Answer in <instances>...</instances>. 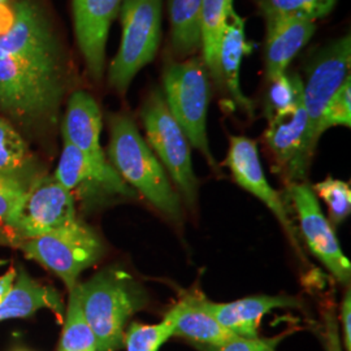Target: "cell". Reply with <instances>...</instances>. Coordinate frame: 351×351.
I'll use <instances>...</instances> for the list:
<instances>
[{
	"mask_svg": "<svg viewBox=\"0 0 351 351\" xmlns=\"http://www.w3.org/2000/svg\"><path fill=\"white\" fill-rule=\"evenodd\" d=\"M101 112L88 91L77 90L68 99L63 120L64 142L73 145L97 162H108L101 150Z\"/></svg>",
	"mask_w": 351,
	"mask_h": 351,
	"instance_id": "obj_17",
	"label": "cell"
},
{
	"mask_svg": "<svg viewBox=\"0 0 351 351\" xmlns=\"http://www.w3.org/2000/svg\"><path fill=\"white\" fill-rule=\"evenodd\" d=\"M351 125V78L350 75L345 80L337 93L328 103L326 111L323 113L320 132L322 134L333 126Z\"/></svg>",
	"mask_w": 351,
	"mask_h": 351,
	"instance_id": "obj_30",
	"label": "cell"
},
{
	"mask_svg": "<svg viewBox=\"0 0 351 351\" xmlns=\"http://www.w3.org/2000/svg\"><path fill=\"white\" fill-rule=\"evenodd\" d=\"M108 162L126 184L172 220L181 219V198L163 165L128 114L110 119Z\"/></svg>",
	"mask_w": 351,
	"mask_h": 351,
	"instance_id": "obj_2",
	"label": "cell"
},
{
	"mask_svg": "<svg viewBox=\"0 0 351 351\" xmlns=\"http://www.w3.org/2000/svg\"><path fill=\"white\" fill-rule=\"evenodd\" d=\"M234 0H203L202 3V59L210 77L221 93L223 78L219 66V51L226 29V19Z\"/></svg>",
	"mask_w": 351,
	"mask_h": 351,
	"instance_id": "obj_21",
	"label": "cell"
},
{
	"mask_svg": "<svg viewBox=\"0 0 351 351\" xmlns=\"http://www.w3.org/2000/svg\"><path fill=\"white\" fill-rule=\"evenodd\" d=\"M73 65L40 0H20L12 29L0 37V113L25 128L58 121Z\"/></svg>",
	"mask_w": 351,
	"mask_h": 351,
	"instance_id": "obj_1",
	"label": "cell"
},
{
	"mask_svg": "<svg viewBox=\"0 0 351 351\" xmlns=\"http://www.w3.org/2000/svg\"><path fill=\"white\" fill-rule=\"evenodd\" d=\"M147 145L173 180L189 206L198 198V180L193 169L191 145L169 111L163 93L154 90L141 110Z\"/></svg>",
	"mask_w": 351,
	"mask_h": 351,
	"instance_id": "obj_6",
	"label": "cell"
},
{
	"mask_svg": "<svg viewBox=\"0 0 351 351\" xmlns=\"http://www.w3.org/2000/svg\"><path fill=\"white\" fill-rule=\"evenodd\" d=\"M339 0H256L265 17H302L316 21L333 11Z\"/></svg>",
	"mask_w": 351,
	"mask_h": 351,
	"instance_id": "obj_24",
	"label": "cell"
},
{
	"mask_svg": "<svg viewBox=\"0 0 351 351\" xmlns=\"http://www.w3.org/2000/svg\"><path fill=\"white\" fill-rule=\"evenodd\" d=\"M226 164L239 186L263 202L268 210L276 216L294 246L298 247L295 228L289 217L282 198L269 185L264 175L256 142L243 136L229 137V150Z\"/></svg>",
	"mask_w": 351,
	"mask_h": 351,
	"instance_id": "obj_12",
	"label": "cell"
},
{
	"mask_svg": "<svg viewBox=\"0 0 351 351\" xmlns=\"http://www.w3.org/2000/svg\"><path fill=\"white\" fill-rule=\"evenodd\" d=\"M288 190L308 249L339 282L349 284L350 261L342 252L339 239L322 211L314 190L306 182H291Z\"/></svg>",
	"mask_w": 351,
	"mask_h": 351,
	"instance_id": "obj_10",
	"label": "cell"
},
{
	"mask_svg": "<svg viewBox=\"0 0 351 351\" xmlns=\"http://www.w3.org/2000/svg\"><path fill=\"white\" fill-rule=\"evenodd\" d=\"M264 139L275 160L291 182H301L306 176L315 151L308 143V121L303 97L288 113L269 117Z\"/></svg>",
	"mask_w": 351,
	"mask_h": 351,
	"instance_id": "obj_11",
	"label": "cell"
},
{
	"mask_svg": "<svg viewBox=\"0 0 351 351\" xmlns=\"http://www.w3.org/2000/svg\"><path fill=\"white\" fill-rule=\"evenodd\" d=\"M17 272L11 268L8 272H5L4 275L0 276V300L11 290L13 287V282L16 280Z\"/></svg>",
	"mask_w": 351,
	"mask_h": 351,
	"instance_id": "obj_35",
	"label": "cell"
},
{
	"mask_svg": "<svg viewBox=\"0 0 351 351\" xmlns=\"http://www.w3.org/2000/svg\"><path fill=\"white\" fill-rule=\"evenodd\" d=\"M164 99L193 147L217 168L207 137V113L211 101V77L202 58L167 64L163 73Z\"/></svg>",
	"mask_w": 351,
	"mask_h": 351,
	"instance_id": "obj_4",
	"label": "cell"
},
{
	"mask_svg": "<svg viewBox=\"0 0 351 351\" xmlns=\"http://www.w3.org/2000/svg\"><path fill=\"white\" fill-rule=\"evenodd\" d=\"M123 0H73L77 45L90 77L99 82L106 69V47L110 27Z\"/></svg>",
	"mask_w": 351,
	"mask_h": 351,
	"instance_id": "obj_13",
	"label": "cell"
},
{
	"mask_svg": "<svg viewBox=\"0 0 351 351\" xmlns=\"http://www.w3.org/2000/svg\"><path fill=\"white\" fill-rule=\"evenodd\" d=\"M341 322L343 330V345L346 350L351 351V294L350 290L346 291L342 306H341Z\"/></svg>",
	"mask_w": 351,
	"mask_h": 351,
	"instance_id": "obj_33",
	"label": "cell"
},
{
	"mask_svg": "<svg viewBox=\"0 0 351 351\" xmlns=\"http://www.w3.org/2000/svg\"><path fill=\"white\" fill-rule=\"evenodd\" d=\"M264 65L267 80L285 75L289 64L316 32L313 20L302 17H265Z\"/></svg>",
	"mask_w": 351,
	"mask_h": 351,
	"instance_id": "obj_15",
	"label": "cell"
},
{
	"mask_svg": "<svg viewBox=\"0 0 351 351\" xmlns=\"http://www.w3.org/2000/svg\"><path fill=\"white\" fill-rule=\"evenodd\" d=\"M30 163L29 146L17 129L0 117V173L20 175Z\"/></svg>",
	"mask_w": 351,
	"mask_h": 351,
	"instance_id": "obj_25",
	"label": "cell"
},
{
	"mask_svg": "<svg viewBox=\"0 0 351 351\" xmlns=\"http://www.w3.org/2000/svg\"><path fill=\"white\" fill-rule=\"evenodd\" d=\"M42 308L52 310L63 322L64 304L59 293L51 287L39 284L21 268L11 290L0 300V323L32 316Z\"/></svg>",
	"mask_w": 351,
	"mask_h": 351,
	"instance_id": "obj_20",
	"label": "cell"
},
{
	"mask_svg": "<svg viewBox=\"0 0 351 351\" xmlns=\"http://www.w3.org/2000/svg\"><path fill=\"white\" fill-rule=\"evenodd\" d=\"M313 190L328 204L333 224H339L350 215L351 190L346 182L328 177L324 181L316 184Z\"/></svg>",
	"mask_w": 351,
	"mask_h": 351,
	"instance_id": "obj_28",
	"label": "cell"
},
{
	"mask_svg": "<svg viewBox=\"0 0 351 351\" xmlns=\"http://www.w3.org/2000/svg\"><path fill=\"white\" fill-rule=\"evenodd\" d=\"M27 188L20 175L0 173V223L11 228L25 201Z\"/></svg>",
	"mask_w": 351,
	"mask_h": 351,
	"instance_id": "obj_29",
	"label": "cell"
},
{
	"mask_svg": "<svg viewBox=\"0 0 351 351\" xmlns=\"http://www.w3.org/2000/svg\"><path fill=\"white\" fill-rule=\"evenodd\" d=\"M53 177L71 193L86 186L101 189L111 195H136V191L113 169L110 162H97L66 142H64L60 160Z\"/></svg>",
	"mask_w": 351,
	"mask_h": 351,
	"instance_id": "obj_14",
	"label": "cell"
},
{
	"mask_svg": "<svg viewBox=\"0 0 351 351\" xmlns=\"http://www.w3.org/2000/svg\"><path fill=\"white\" fill-rule=\"evenodd\" d=\"M167 316L172 320L173 336L190 339L206 348L221 346L239 337L203 307L201 297H188L178 302Z\"/></svg>",
	"mask_w": 351,
	"mask_h": 351,
	"instance_id": "obj_19",
	"label": "cell"
},
{
	"mask_svg": "<svg viewBox=\"0 0 351 351\" xmlns=\"http://www.w3.org/2000/svg\"><path fill=\"white\" fill-rule=\"evenodd\" d=\"M201 302L221 326L245 339L258 337L262 319L272 310L300 306L295 298L289 295H254L228 303H215L201 297Z\"/></svg>",
	"mask_w": 351,
	"mask_h": 351,
	"instance_id": "obj_16",
	"label": "cell"
},
{
	"mask_svg": "<svg viewBox=\"0 0 351 351\" xmlns=\"http://www.w3.org/2000/svg\"><path fill=\"white\" fill-rule=\"evenodd\" d=\"M326 349L328 351H342L339 341V328L335 319L329 317L326 322Z\"/></svg>",
	"mask_w": 351,
	"mask_h": 351,
	"instance_id": "obj_34",
	"label": "cell"
},
{
	"mask_svg": "<svg viewBox=\"0 0 351 351\" xmlns=\"http://www.w3.org/2000/svg\"><path fill=\"white\" fill-rule=\"evenodd\" d=\"M58 351H97V341L80 301L78 284L69 290V301L64 314L63 333Z\"/></svg>",
	"mask_w": 351,
	"mask_h": 351,
	"instance_id": "obj_23",
	"label": "cell"
},
{
	"mask_svg": "<svg viewBox=\"0 0 351 351\" xmlns=\"http://www.w3.org/2000/svg\"><path fill=\"white\" fill-rule=\"evenodd\" d=\"M350 34L328 43L307 65L303 82V101L308 121V143L315 151L322 137L320 123L328 103L350 75Z\"/></svg>",
	"mask_w": 351,
	"mask_h": 351,
	"instance_id": "obj_8",
	"label": "cell"
},
{
	"mask_svg": "<svg viewBox=\"0 0 351 351\" xmlns=\"http://www.w3.org/2000/svg\"><path fill=\"white\" fill-rule=\"evenodd\" d=\"M77 221L73 194L53 176H43L27 188L25 201L10 229L21 241L49 234Z\"/></svg>",
	"mask_w": 351,
	"mask_h": 351,
	"instance_id": "obj_9",
	"label": "cell"
},
{
	"mask_svg": "<svg viewBox=\"0 0 351 351\" xmlns=\"http://www.w3.org/2000/svg\"><path fill=\"white\" fill-rule=\"evenodd\" d=\"M163 0H123L120 49L108 71V82L125 94L139 71L156 56L162 39Z\"/></svg>",
	"mask_w": 351,
	"mask_h": 351,
	"instance_id": "obj_5",
	"label": "cell"
},
{
	"mask_svg": "<svg viewBox=\"0 0 351 351\" xmlns=\"http://www.w3.org/2000/svg\"><path fill=\"white\" fill-rule=\"evenodd\" d=\"M173 336L172 320L165 315L159 324L132 323L124 333L126 351H159Z\"/></svg>",
	"mask_w": 351,
	"mask_h": 351,
	"instance_id": "obj_27",
	"label": "cell"
},
{
	"mask_svg": "<svg viewBox=\"0 0 351 351\" xmlns=\"http://www.w3.org/2000/svg\"><path fill=\"white\" fill-rule=\"evenodd\" d=\"M202 3L203 0H171V45L177 58L188 59L202 50Z\"/></svg>",
	"mask_w": 351,
	"mask_h": 351,
	"instance_id": "obj_22",
	"label": "cell"
},
{
	"mask_svg": "<svg viewBox=\"0 0 351 351\" xmlns=\"http://www.w3.org/2000/svg\"><path fill=\"white\" fill-rule=\"evenodd\" d=\"M251 43L246 39L245 20L234 11L230 10L226 19L224 34L220 43L219 51V66L223 78L224 93L228 94L234 106L243 110L245 112L254 113L252 103L241 90L239 72L243 56L251 51Z\"/></svg>",
	"mask_w": 351,
	"mask_h": 351,
	"instance_id": "obj_18",
	"label": "cell"
},
{
	"mask_svg": "<svg viewBox=\"0 0 351 351\" xmlns=\"http://www.w3.org/2000/svg\"><path fill=\"white\" fill-rule=\"evenodd\" d=\"M267 93V116L275 117L293 111L303 97V81L297 73L269 80Z\"/></svg>",
	"mask_w": 351,
	"mask_h": 351,
	"instance_id": "obj_26",
	"label": "cell"
},
{
	"mask_svg": "<svg viewBox=\"0 0 351 351\" xmlns=\"http://www.w3.org/2000/svg\"><path fill=\"white\" fill-rule=\"evenodd\" d=\"M19 247L26 258L60 277L68 290L75 288L81 272L97 263L104 251L97 233L80 220L40 237L21 239Z\"/></svg>",
	"mask_w": 351,
	"mask_h": 351,
	"instance_id": "obj_7",
	"label": "cell"
},
{
	"mask_svg": "<svg viewBox=\"0 0 351 351\" xmlns=\"http://www.w3.org/2000/svg\"><path fill=\"white\" fill-rule=\"evenodd\" d=\"M20 10V0L0 1V37L5 36L14 25Z\"/></svg>",
	"mask_w": 351,
	"mask_h": 351,
	"instance_id": "obj_32",
	"label": "cell"
},
{
	"mask_svg": "<svg viewBox=\"0 0 351 351\" xmlns=\"http://www.w3.org/2000/svg\"><path fill=\"white\" fill-rule=\"evenodd\" d=\"M0 1H7V0H0Z\"/></svg>",
	"mask_w": 351,
	"mask_h": 351,
	"instance_id": "obj_36",
	"label": "cell"
},
{
	"mask_svg": "<svg viewBox=\"0 0 351 351\" xmlns=\"http://www.w3.org/2000/svg\"><path fill=\"white\" fill-rule=\"evenodd\" d=\"M207 351H276L274 339L236 337L221 346L207 348Z\"/></svg>",
	"mask_w": 351,
	"mask_h": 351,
	"instance_id": "obj_31",
	"label": "cell"
},
{
	"mask_svg": "<svg viewBox=\"0 0 351 351\" xmlns=\"http://www.w3.org/2000/svg\"><path fill=\"white\" fill-rule=\"evenodd\" d=\"M80 301L97 341V351H116L124 345L132 315L147 306V294L125 271L108 268L78 284Z\"/></svg>",
	"mask_w": 351,
	"mask_h": 351,
	"instance_id": "obj_3",
	"label": "cell"
}]
</instances>
